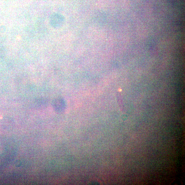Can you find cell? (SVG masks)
Returning <instances> with one entry per match:
<instances>
[{"label": "cell", "instance_id": "obj_1", "mask_svg": "<svg viewBox=\"0 0 185 185\" xmlns=\"http://www.w3.org/2000/svg\"><path fill=\"white\" fill-rule=\"evenodd\" d=\"M64 18L62 15H54L50 18L51 25L54 27H59L62 25L64 21Z\"/></svg>", "mask_w": 185, "mask_h": 185}]
</instances>
